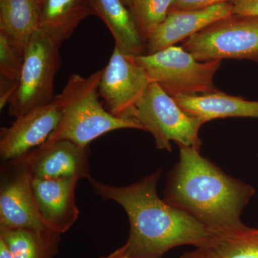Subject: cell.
I'll return each instance as SVG.
<instances>
[{
  "label": "cell",
  "instance_id": "cell-19",
  "mask_svg": "<svg viewBox=\"0 0 258 258\" xmlns=\"http://www.w3.org/2000/svg\"><path fill=\"white\" fill-rule=\"evenodd\" d=\"M204 248L211 258H258V230L247 227L214 235Z\"/></svg>",
  "mask_w": 258,
  "mask_h": 258
},
{
  "label": "cell",
  "instance_id": "cell-12",
  "mask_svg": "<svg viewBox=\"0 0 258 258\" xmlns=\"http://www.w3.org/2000/svg\"><path fill=\"white\" fill-rule=\"evenodd\" d=\"M232 15V3L169 13L165 20L153 30L146 40V54L154 53L174 46L177 42L186 40L217 20Z\"/></svg>",
  "mask_w": 258,
  "mask_h": 258
},
{
  "label": "cell",
  "instance_id": "cell-9",
  "mask_svg": "<svg viewBox=\"0 0 258 258\" xmlns=\"http://www.w3.org/2000/svg\"><path fill=\"white\" fill-rule=\"evenodd\" d=\"M150 83L144 70L132 57L115 47L108 64L102 69L98 93L112 115L134 120L136 108Z\"/></svg>",
  "mask_w": 258,
  "mask_h": 258
},
{
  "label": "cell",
  "instance_id": "cell-27",
  "mask_svg": "<svg viewBox=\"0 0 258 258\" xmlns=\"http://www.w3.org/2000/svg\"><path fill=\"white\" fill-rule=\"evenodd\" d=\"M131 1H132V0H122V2H123V4H124L125 6H126L127 8H128L129 5H130Z\"/></svg>",
  "mask_w": 258,
  "mask_h": 258
},
{
  "label": "cell",
  "instance_id": "cell-2",
  "mask_svg": "<svg viewBox=\"0 0 258 258\" xmlns=\"http://www.w3.org/2000/svg\"><path fill=\"white\" fill-rule=\"evenodd\" d=\"M199 149L179 147L164 200L196 219L213 235L242 230V210L253 196L251 185L226 174Z\"/></svg>",
  "mask_w": 258,
  "mask_h": 258
},
{
  "label": "cell",
  "instance_id": "cell-17",
  "mask_svg": "<svg viewBox=\"0 0 258 258\" xmlns=\"http://www.w3.org/2000/svg\"><path fill=\"white\" fill-rule=\"evenodd\" d=\"M42 0H0V32L25 48L40 29Z\"/></svg>",
  "mask_w": 258,
  "mask_h": 258
},
{
  "label": "cell",
  "instance_id": "cell-26",
  "mask_svg": "<svg viewBox=\"0 0 258 258\" xmlns=\"http://www.w3.org/2000/svg\"><path fill=\"white\" fill-rule=\"evenodd\" d=\"M0 258H12L9 250L2 240H0Z\"/></svg>",
  "mask_w": 258,
  "mask_h": 258
},
{
  "label": "cell",
  "instance_id": "cell-10",
  "mask_svg": "<svg viewBox=\"0 0 258 258\" xmlns=\"http://www.w3.org/2000/svg\"><path fill=\"white\" fill-rule=\"evenodd\" d=\"M58 103L54 101L15 118L1 128L0 157L3 162L23 157L45 143L60 119Z\"/></svg>",
  "mask_w": 258,
  "mask_h": 258
},
{
  "label": "cell",
  "instance_id": "cell-1",
  "mask_svg": "<svg viewBox=\"0 0 258 258\" xmlns=\"http://www.w3.org/2000/svg\"><path fill=\"white\" fill-rule=\"evenodd\" d=\"M161 174V169H158L125 186L88 179L97 195L118 203L128 215L130 231L123 247L132 257L160 258L184 244L205 247L213 237L201 222L158 196Z\"/></svg>",
  "mask_w": 258,
  "mask_h": 258
},
{
  "label": "cell",
  "instance_id": "cell-11",
  "mask_svg": "<svg viewBox=\"0 0 258 258\" xmlns=\"http://www.w3.org/2000/svg\"><path fill=\"white\" fill-rule=\"evenodd\" d=\"M89 146L83 147L71 141L44 143L24 155L33 178L42 179L91 177Z\"/></svg>",
  "mask_w": 258,
  "mask_h": 258
},
{
  "label": "cell",
  "instance_id": "cell-25",
  "mask_svg": "<svg viewBox=\"0 0 258 258\" xmlns=\"http://www.w3.org/2000/svg\"><path fill=\"white\" fill-rule=\"evenodd\" d=\"M183 258H211L209 255L206 249L204 247L198 248V250L191 252V253L186 254Z\"/></svg>",
  "mask_w": 258,
  "mask_h": 258
},
{
  "label": "cell",
  "instance_id": "cell-14",
  "mask_svg": "<svg viewBox=\"0 0 258 258\" xmlns=\"http://www.w3.org/2000/svg\"><path fill=\"white\" fill-rule=\"evenodd\" d=\"M178 106L203 123L229 117L258 118V101L230 96L220 91L203 94L174 97Z\"/></svg>",
  "mask_w": 258,
  "mask_h": 258
},
{
  "label": "cell",
  "instance_id": "cell-24",
  "mask_svg": "<svg viewBox=\"0 0 258 258\" xmlns=\"http://www.w3.org/2000/svg\"><path fill=\"white\" fill-rule=\"evenodd\" d=\"M99 258H147V257H132L129 255L125 252L124 247L123 245L120 247V248L115 249V251L112 252L111 253L108 254V255L104 256V257H101Z\"/></svg>",
  "mask_w": 258,
  "mask_h": 258
},
{
  "label": "cell",
  "instance_id": "cell-23",
  "mask_svg": "<svg viewBox=\"0 0 258 258\" xmlns=\"http://www.w3.org/2000/svg\"><path fill=\"white\" fill-rule=\"evenodd\" d=\"M233 14L258 16V0H235Z\"/></svg>",
  "mask_w": 258,
  "mask_h": 258
},
{
  "label": "cell",
  "instance_id": "cell-8",
  "mask_svg": "<svg viewBox=\"0 0 258 258\" xmlns=\"http://www.w3.org/2000/svg\"><path fill=\"white\" fill-rule=\"evenodd\" d=\"M32 179L25 157L3 162L0 173V230H51L39 211Z\"/></svg>",
  "mask_w": 258,
  "mask_h": 258
},
{
  "label": "cell",
  "instance_id": "cell-4",
  "mask_svg": "<svg viewBox=\"0 0 258 258\" xmlns=\"http://www.w3.org/2000/svg\"><path fill=\"white\" fill-rule=\"evenodd\" d=\"M132 58L144 70L151 83L159 84L173 98L219 91L213 79L222 60L200 62L182 47L175 45Z\"/></svg>",
  "mask_w": 258,
  "mask_h": 258
},
{
  "label": "cell",
  "instance_id": "cell-18",
  "mask_svg": "<svg viewBox=\"0 0 258 258\" xmlns=\"http://www.w3.org/2000/svg\"><path fill=\"white\" fill-rule=\"evenodd\" d=\"M12 258H55L59 251L61 234L51 230L16 228L0 230Z\"/></svg>",
  "mask_w": 258,
  "mask_h": 258
},
{
  "label": "cell",
  "instance_id": "cell-6",
  "mask_svg": "<svg viewBox=\"0 0 258 258\" xmlns=\"http://www.w3.org/2000/svg\"><path fill=\"white\" fill-rule=\"evenodd\" d=\"M134 120L152 134L159 150L171 152V142L200 150L199 132L201 120L185 113L173 97L156 83H151L147 93L134 112Z\"/></svg>",
  "mask_w": 258,
  "mask_h": 258
},
{
  "label": "cell",
  "instance_id": "cell-20",
  "mask_svg": "<svg viewBox=\"0 0 258 258\" xmlns=\"http://www.w3.org/2000/svg\"><path fill=\"white\" fill-rule=\"evenodd\" d=\"M174 0H132L128 10L146 42L159 24L165 20Z\"/></svg>",
  "mask_w": 258,
  "mask_h": 258
},
{
  "label": "cell",
  "instance_id": "cell-13",
  "mask_svg": "<svg viewBox=\"0 0 258 258\" xmlns=\"http://www.w3.org/2000/svg\"><path fill=\"white\" fill-rule=\"evenodd\" d=\"M76 179L33 178L32 190L40 215L49 228L57 233L69 231L79 216L76 205Z\"/></svg>",
  "mask_w": 258,
  "mask_h": 258
},
{
  "label": "cell",
  "instance_id": "cell-16",
  "mask_svg": "<svg viewBox=\"0 0 258 258\" xmlns=\"http://www.w3.org/2000/svg\"><path fill=\"white\" fill-rule=\"evenodd\" d=\"M91 15L88 0H42L40 30L61 46Z\"/></svg>",
  "mask_w": 258,
  "mask_h": 258
},
{
  "label": "cell",
  "instance_id": "cell-22",
  "mask_svg": "<svg viewBox=\"0 0 258 258\" xmlns=\"http://www.w3.org/2000/svg\"><path fill=\"white\" fill-rule=\"evenodd\" d=\"M235 0H174L169 13L173 12L201 9L224 3H232Z\"/></svg>",
  "mask_w": 258,
  "mask_h": 258
},
{
  "label": "cell",
  "instance_id": "cell-3",
  "mask_svg": "<svg viewBox=\"0 0 258 258\" xmlns=\"http://www.w3.org/2000/svg\"><path fill=\"white\" fill-rule=\"evenodd\" d=\"M102 69L85 78L70 76L60 94L55 98L60 109L58 125L45 143L68 140L83 147L89 146L103 134L123 128L143 130L137 120L117 118L98 100Z\"/></svg>",
  "mask_w": 258,
  "mask_h": 258
},
{
  "label": "cell",
  "instance_id": "cell-21",
  "mask_svg": "<svg viewBox=\"0 0 258 258\" xmlns=\"http://www.w3.org/2000/svg\"><path fill=\"white\" fill-rule=\"evenodd\" d=\"M25 49L0 32V79L18 84L23 70Z\"/></svg>",
  "mask_w": 258,
  "mask_h": 258
},
{
  "label": "cell",
  "instance_id": "cell-5",
  "mask_svg": "<svg viewBox=\"0 0 258 258\" xmlns=\"http://www.w3.org/2000/svg\"><path fill=\"white\" fill-rule=\"evenodd\" d=\"M60 47L40 29L29 38L18 87L8 103L10 116L18 118L54 101Z\"/></svg>",
  "mask_w": 258,
  "mask_h": 258
},
{
  "label": "cell",
  "instance_id": "cell-7",
  "mask_svg": "<svg viewBox=\"0 0 258 258\" xmlns=\"http://www.w3.org/2000/svg\"><path fill=\"white\" fill-rule=\"evenodd\" d=\"M181 47L200 62H258V16L233 14L220 19L186 39Z\"/></svg>",
  "mask_w": 258,
  "mask_h": 258
},
{
  "label": "cell",
  "instance_id": "cell-15",
  "mask_svg": "<svg viewBox=\"0 0 258 258\" xmlns=\"http://www.w3.org/2000/svg\"><path fill=\"white\" fill-rule=\"evenodd\" d=\"M88 1L94 15L101 19L111 32L115 47L131 57L145 55V42L130 10L122 0Z\"/></svg>",
  "mask_w": 258,
  "mask_h": 258
}]
</instances>
